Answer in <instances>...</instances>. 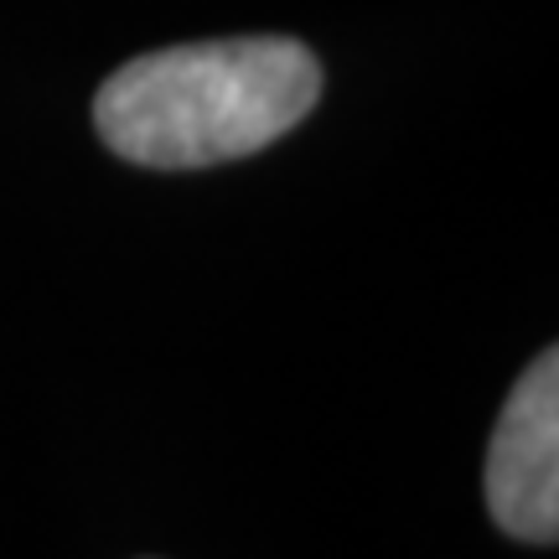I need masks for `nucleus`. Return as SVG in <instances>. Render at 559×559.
Listing matches in <instances>:
<instances>
[{
	"instance_id": "f257e3e1",
	"label": "nucleus",
	"mask_w": 559,
	"mask_h": 559,
	"mask_svg": "<svg viewBox=\"0 0 559 559\" xmlns=\"http://www.w3.org/2000/svg\"><path fill=\"white\" fill-rule=\"evenodd\" d=\"M321 99V62L296 37L160 47L104 79L94 130L120 160L198 171L290 135Z\"/></svg>"
},
{
	"instance_id": "f03ea898",
	"label": "nucleus",
	"mask_w": 559,
	"mask_h": 559,
	"mask_svg": "<svg viewBox=\"0 0 559 559\" xmlns=\"http://www.w3.org/2000/svg\"><path fill=\"white\" fill-rule=\"evenodd\" d=\"M487 508L523 544L559 539V353L523 368L487 445Z\"/></svg>"
}]
</instances>
